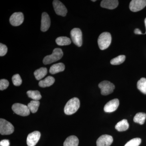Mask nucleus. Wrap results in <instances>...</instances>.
I'll return each mask as SVG.
<instances>
[{
	"mask_svg": "<svg viewBox=\"0 0 146 146\" xmlns=\"http://www.w3.org/2000/svg\"><path fill=\"white\" fill-rule=\"evenodd\" d=\"M80 106V102L78 98H74L69 100L64 108V112L66 115H72L78 110Z\"/></svg>",
	"mask_w": 146,
	"mask_h": 146,
	"instance_id": "1",
	"label": "nucleus"
},
{
	"mask_svg": "<svg viewBox=\"0 0 146 146\" xmlns=\"http://www.w3.org/2000/svg\"><path fill=\"white\" fill-rule=\"evenodd\" d=\"M63 53L60 48H55L52 53L50 55L46 56L43 59V63L45 65L50 64L60 60L63 57Z\"/></svg>",
	"mask_w": 146,
	"mask_h": 146,
	"instance_id": "2",
	"label": "nucleus"
},
{
	"mask_svg": "<svg viewBox=\"0 0 146 146\" xmlns=\"http://www.w3.org/2000/svg\"><path fill=\"white\" fill-rule=\"evenodd\" d=\"M112 41L111 35L108 32H104L99 36L98 44L101 50H104L108 48Z\"/></svg>",
	"mask_w": 146,
	"mask_h": 146,
	"instance_id": "3",
	"label": "nucleus"
},
{
	"mask_svg": "<svg viewBox=\"0 0 146 146\" xmlns=\"http://www.w3.org/2000/svg\"><path fill=\"white\" fill-rule=\"evenodd\" d=\"M14 130V127L4 119H0V133L3 135H10L13 133Z\"/></svg>",
	"mask_w": 146,
	"mask_h": 146,
	"instance_id": "4",
	"label": "nucleus"
},
{
	"mask_svg": "<svg viewBox=\"0 0 146 146\" xmlns=\"http://www.w3.org/2000/svg\"><path fill=\"white\" fill-rule=\"evenodd\" d=\"M99 87L101 89V93L103 96H107L113 92L115 86L110 82L105 80L99 84Z\"/></svg>",
	"mask_w": 146,
	"mask_h": 146,
	"instance_id": "5",
	"label": "nucleus"
},
{
	"mask_svg": "<svg viewBox=\"0 0 146 146\" xmlns=\"http://www.w3.org/2000/svg\"><path fill=\"white\" fill-rule=\"evenodd\" d=\"M12 109L14 113L23 117L28 116L31 112L28 106L20 103H16L13 104Z\"/></svg>",
	"mask_w": 146,
	"mask_h": 146,
	"instance_id": "6",
	"label": "nucleus"
},
{
	"mask_svg": "<svg viewBox=\"0 0 146 146\" xmlns=\"http://www.w3.org/2000/svg\"><path fill=\"white\" fill-rule=\"evenodd\" d=\"M71 39L75 44L78 47L81 46L82 44V33L79 28H74L71 31Z\"/></svg>",
	"mask_w": 146,
	"mask_h": 146,
	"instance_id": "7",
	"label": "nucleus"
},
{
	"mask_svg": "<svg viewBox=\"0 0 146 146\" xmlns=\"http://www.w3.org/2000/svg\"><path fill=\"white\" fill-rule=\"evenodd\" d=\"M53 6L57 15L63 17L66 16L68 10L65 6L60 1L54 0L53 1Z\"/></svg>",
	"mask_w": 146,
	"mask_h": 146,
	"instance_id": "8",
	"label": "nucleus"
},
{
	"mask_svg": "<svg viewBox=\"0 0 146 146\" xmlns=\"http://www.w3.org/2000/svg\"><path fill=\"white\" fill-rule=\"evenodd\" d=\"M146 6L145 0H132L129 4V9L133 12H137L143 9Z\"/></svg>",
	"mask_w": 146,
	"mask_h": 146,
	"instance_id": "9",
	"label": "nucleus"
},
{
	"mask_svg": "<svg viewBox=\"0 0 146 146\" xmlns=\"http://www.w3.org/2000/svg\"><path fill=\"white\" fill-rule=\"evenodd\" d=\"M24 20V15L23 13L15 12L11 16L9 22L13 26H18L23 23Z\"/></svg>",
	"mask_w": 146,
	"mask_h": 146,
	"instance_id": "10",
	"label": "nucleus"
},
{
	"mask_svg": "<svg viewBox=\"0 0 146 146\" xmlns=\"http://www.w3.org/2000/svg\"><path fill=\"white\" fill-rule=\"evenodd\" d=\"M41 133L39 131H34L29 133L27 138V145L28 146H35L40 139Z\"/></svg>",
	"mask_w": 146,
	"mask_h": 146,
	"instance_id": "11",
	"label": "nucleus"
},
{
	"mask_svg": "<svg viewBox=\"0 0 146 146\" xmlns=\"http://www.w3.org/2000/svg\"><path fill=\"white\" fill-rule=\"evenodd\" d=\"M113 141L112 136L107 134L103 135L97 140V146H110Z\"/></svg>",
	"mask_w": 146,
	"mask_h": 146,
	"instance_id": "12",
	"label": "nucleus"
},
{
	"mask_svg": "<svg viewBox=\"0 0 146 146\" xmlns=\"http://www.w3.org/2000/svg\"><path fill=\"white\" fill-rule=\"evenodd\" d=\"M119 105V101L118 99H114L108 102L105 105L104 111L106 112H112L117 110Z\"/></svg>",
	"mask_w": 146,
	"mask_h": 146,
	"instance_id": "13",
	"label": "nucleus"
},
{
	"mask_svg": "<svg viewBox=\"0 0 146 146\" xmlns=\"http://www.w3.org/2000/svg\"><path fill=\"white\" fill-rule=\"evenodd\" d=\"M50 19L48 14L46 12L42 13L41 20V30L46 32L49 29L50 26Z\"/></svg>",
	"mask_w": 146,
	"mask_h": 146,
	"instance_id": "14",
	"label": "nucleus"
},
{
	"mask_svg": "<svg viewBox=\"0 0 146 146\" xmlns=\"http://www.w3.org/2000/svg\"><path fill=\"white\" fill-rule=\"evenodd\" d=\"M118 5L119 1L117 0H103L102 1L100 5L103 8L113 9L117 8Z\"/></svg>",
	"mask_w": 146,
	"mask_h": 146,
	"instance_id": "15",
	"label": "nucleus"
},
{
	"mask_svg": "<svg viewBox=\"0 0 146 146\" xmlns=\"http://www.w3.org/2000/svg\"><path fill=\"white\" fill-rule=\"evenodd\" d=\"M65 69V66L63 63H59L54 64L50 68V73L52 74H54L60 72H63Z\"/></svg>",
	"mask_w": 146,
	"mask_h": 146,
	"instance_id": "16",
	"label": "nucleus"
},
{
	"mask_svg": "<svg viewBox=\"0 0 146 146\" xmlns=\"http://www.w3.org/2000/svg\"><path fill=\"white\" fill-rule=\"evenodd\" d=\"M55 82V79L51 76H48L44 79L40 80L39 82V86L43 88L49 87L52 85Z\"/></svg>",
	"mask_w": 146,
	"mask_h": 146,
	"instance_id": "17",
	"label": "nucleus"
},
{
	"mask_svg": "<svg viewBox=\"0 0 146 146\" xmlns=\"http://www.w3.org/2000/svg\"><path fill=\"white\" fill-rule=\"evenodd\" d=\"M79 140L76 136H71L66 138L63 146H78Z\"/></svg>",
	"mask_w": 146,
	"mask_h": 146,
	"instance_id": "18",
	"label": "nucleus"
},
{
	"mask_svg": "<svg viewBox=\"0 0 146 146\" xmlns=\"http://www.w3.org/2000/svg\"><path fill=\"white\" fill-rule=\"evenodd\" d=\"M129 124L127 120L124 119L119 122L115 125V129L119 131H123L127 130Z\"/></svg>",
	"mask_w": 146,
	"mask_h": 146,
	"instance_id": "19",
	"label": "nucleus"
},
{
	"mask_svg": "<svg viewBox=\"0 0 146 146\" xmlns=\"http://www.w3.org/2000/svg\"><path fill=\"white\" fill-rule=\"evenodd\" d=\"M47 73L48 70L46 68H41L35 71L34 74L35 78L39 80L44 78L46 75Z\"/></svg>",
	"mask_w": 146,
	"mask_h": 146,
	"instance_id": "20",
	"label": "nucleus"
},
{
	"mask_svg": "<svg viewBox=\"0 0 146 146\" xmlns=\"http://www.w3.org/2000/svg\"><path fill=\"white\" fill-rule=\"evenodd\" d=\"M146 118V114L144 112H138L133 118V121L140 125L144 124Z\"/></svg>",
	"mask_w": 146,
	"mask_h": 146,
	"instance_id": "21",
	"label": "nucleus"
},
{
	"mask_svg": "<svg viewBox=\"0 0 146 146\" xmlns=\"http://www.w3.org/2000/svg\"><path fill=\"white\" fill-rule=\"evenodd\" d=\"M56 42L59 46H67L70 44V39L67 36H59L56 39Z\"/></svg>",
	"mask_w": 146,
	"mask_h": 146,
	"instance_id": "22",
	"label": "nucleus"
},
{
	"mask_svg": "<svg viewBox=\"0 0 146 146\" xmlns=\"http://www.w3.org/2000/svg\"><path fill=\"white\" fill-rule=\"evenodd\" d=\"M39 104L40 102L39 101L32 100L28 104L27 106L30 112L35 113H36L38 110Z\"/></svg>",
	"mask_w": 146,
	"mask_h": 146,
	"instance_id": "23",
	"label": "nucleus"
},
{
	"mask_svg": "<svg viewBox=\"0 0 146 146\" xmlns=\"http://www.w3.org/2000/svg\"><path fill=\"white\" fill-rule=\"evenodd\" d=\"M27 94L29 98L33 100L38 101L42 98V96L38 91L30 90L27 92Z\"/></svg>",
	"mask_w": 146,
	"mask_h": 146,
	"instance_id": "24",
	"label": "nucleus"
},
{
	"mask_svg": "<svg viewBox=\"0 0 146 146\" xmlns=\"http://www.w3.org/2000/svg\"><path fill=\"white\" fill-rule=\"evenodd\" d=\"M137 88L139 91L146 94V78H142L137 82Z\"/></svg>",
	"mask_w": 146,
	"mask_h": 146,
	"instance_id": "25",
	"label": "nucleus"
},
{
	"mask_svg": "<svg viewBox=\"0 0 146 146\" xmlns=\"http://www.w3.org/2000/svg\"><path fill=\"white\" fill-rule=\"evenodd\" d=\"M125 56L123 55L119 56L117 57L113 58L110 61V63L112 65H119L124 62Z\"/></svg>",
	"mask_w": 146,
	"mask_h": 146,
	"instance_id": "26",
	"label": "nucleus"
},
{
	"mask_svg": "<svg viewBox=\"0 0 146 146\" xmlns=\"http://www.w3.org/2000/svg\"><path fill=\"white\" fill-rule=\"evenodd\" d=\"M141 143V139L140 138H133L128 141L124 146H139Z\"/></svg>",
	"mask_w": 146,
	"mask_h": 146,
	"instance_id": "27",
	"label": "nucleus"
},
{
	"mask_svg": "<svg viewBox=\"0 0 146 146\" xmlns=\"http://www.w3.org/2000/svg\"><path fill=\"white\" fill-rule=\"evenodd\" d=\"M13 84L16 86H19L22 84V80L20 75L16 74L13 76L12 78Z\"/></svg>",
	"mask_w": 146,
	"mask_h": 146,
	"instance_id": "28",
	"label": "nucleus"
},
{
	"mask_svg": "<svg viewBox=\"0 0 146 146\" xmlns=\"http://www.w3.org/2000/svg\"><path fill=\"white\" fill-rule=\"evenodd\" d=\"M9 82L6 79H1L0 80V90L1 91L5 90L8 88Z\"/></svg>",
	"mask_w": 146,
	"mask_h": 146,
	"instance_id": "29",
	"label": "nucleus"
},
{
	"mask_svg": "<svg viewBox=\"0 0 146 146\" xmlns=\"http://www.w3.org/2000/svg\"><path fill=\"white\" fill-rule=\"evenodd\" d=\"M7 48L6 45L1 43L0 44V56L5 55L7 52Z\"/></svg>",
	"mask_w": 146,
	"mask_h": 146,
	"instance_id": "30",
	"label": "nucleus"
},
{
	"mask_svg": "<svg viewBox=\"0 0 146 146\" xmlns=\"http://www.w3.org/2000/svg\"><path fill=\"white\" fill-rule=\"evenodd\" d=\"M9 141L8 140H3L0 142V145L1 146H9Z\"/></svg>",
	"mask_w": 146,
	"mask_h": 146,
	"instance_id": "31",
	"label": "nucleus"
},
{
	"mask_svg": "<svg viewBox=\"0 0 146 146\" xmlns=\"http://www.w3.org/2000/svg\"><path fill=\"white\" fill-rule=\"evenodd\" d=\"M134 33L137 35H142L143 34L141 32V31L139 29H135L134 31Z\"/></svg>",
	"mask_w": 146,
	"mask_h": 146,
	"instance_id": "32",
	"label": "nucleus"
},
{
	"mask_svg": "<svg viewBox=\"0 0 146 146\" xmlns=\"http://www.w3.org/2000/svg\"><path fill=\"white\" fill-rule=\"evenodd\" d=\"M145 25L146 29V18H145ZM146 34V30L145 33V34Z\"/></svg>",
	"mask_w": 146,
	"mask_h": 146,
	"instance_id": "33",
	"label": "nucleus"
},
{
	"mask_svg": "<svg viewBox=\"0 0 146 146\" xmlns=\"http://www.w3.org/2000/svg\"><path fill=\"white\" fill-rule=\"evenodd\" d=\"M96 0H95V1H93V0H92V1H93V2H95V1H96Z\"/></svg>",
	"mask_w": 146,
	"mask_h": 146,
	"instance_id": "34",
	"label": "nucleus"
}]
</instances>
